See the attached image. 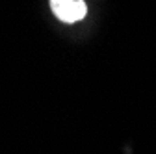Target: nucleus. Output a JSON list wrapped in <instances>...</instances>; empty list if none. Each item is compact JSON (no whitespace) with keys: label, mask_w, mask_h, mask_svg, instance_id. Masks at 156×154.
Wrapping results in <instances>:
<instances>
[{"label":"nucleus","mask_w":156,"mask_h":154,"mask_svg":"<svg viewBox=\"0 0 156 154\" xmlns=\"http://www.w3.org/2000/svg\"><path fill=\"white\" fill-rule=\"evenodd\" d=\"M52 13L60 19L62 23L74 24L87 15L86 0H48Z\"/></svg>","instance_id":"1"}]
</instances>
